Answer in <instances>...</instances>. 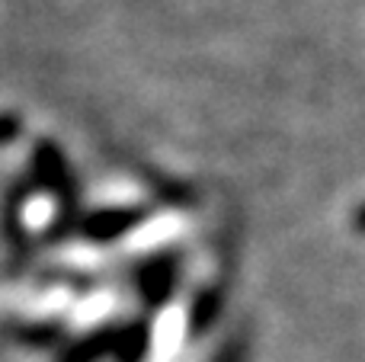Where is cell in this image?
Returning <instances> with one entry per match:
<instances>
[{
  "label": "cell",
  "mask_w": 365,
  "mask_h": 362,
  "mask_svg": "<svg viewBox=\"0 0 365 362\" xmlns=\"http://www.w3.org/2000/svg\"><path fill=\"white\" fill-rule=\"evenodd\" d=\"M359 228H365V209H362V215H359Z\"/></svg>",
  "instance_id": "6da1fadb"
}]
</instances>
